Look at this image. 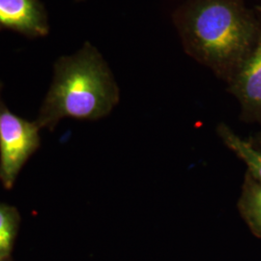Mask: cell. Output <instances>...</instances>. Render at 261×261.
Listing matches in <instances>:
<instances>
[{
    "instance_id": "6da1fadb",
    "label": "cell",
    "mask_w": 261,
    "mask_h": 261,
    "mask_svg": "<svg viewBox=\"0 0 261 261\" xmlns=\"http://www.w3.org/2000/svg\"><path fill=\"white\" fill-rule=\"evenodd\" d=\"M173 21L187 54L228 80L251 53L258 34L239 0H185Z\"/></svg>"
},
{
    "instance_id": "7a4b0ae2",
    "label": "cell",
    "mask_w": 261,
    "mask_h": 261,
    "mask_svg": "<svg viewBox=\"0 0 261 261\" xmlns=\"http://www.w3.org/2000/svg\"><path fill=\"white\" fill-rule=\"evenodd\" d=\"M119 102V88L100 53L89 44L56 63L53 84L40 113L38 126L53 128L63 118L97 120Z\"/></svg>"
},
{
    "instance_id": "3957f363",
    "label": "cell",
    "mask_w": 261,
    "mask_h": 261,
    "mask_svg": "<svg viewBox=\"0 0 261 261\" xmlns=\"http://www.w3.org/2000/svg\"><path fill=\"white\" fill-rule=\"evenodd\" d=\"M40 127L0 105V182L14 186L22 167L40 146Z\"/></svg>"
},
{
    "instance_id": "277c9868",
    "label": "cell",
    "mask_w": 261,
    "mask_h": 261,
    "mask_svg": "<svg viewBox=\"0 0 261 261\" xmlns=\"http://www.w3.org/2000/svg\"><path fill=\"white\" fill-rule=\"evenodd\" d=\"M230 88L247 111L261 115V29L251 53L230 79Z\"/></svg>"
},
{
    "instance_id": "5b68a950",
    "label": "cell",
    "mask_w": 261,
    "mask_h": 261,
    "mask_svg": "<svg viewBox=\"0 0 261 261\" xmlns=\"http://www.w3.org/2000/svg\"><path fill=\"white\" fill-rule=\"evenodd\" d=\"M0 24L31 35H45L47 24L36 0H0Z\"/></svg>"
},
{
    "instance_id": "8992f818",
    "label": "cell",
    "mask_w": 261,
    "mask_h": 261,
    "mask_svg": "<svg viewBox=\"0 0 261 261\" xmlns=\"http://www.w3.org/2000/svg\"><path fill=\"white\" fill-rule=\"evenodd\" d=\"M218 134L226 146L245 162L252 176L261 183V151L254 149L251 143L240 139L226 125H220Z\"/></svg>"
},
{
    "instance_id": "52a82bcc",
    "label": "cell",
    "mask_w": 261,
    "mask_h": 261,
    "mask_svg": "<svg viewBox=\"0 0 261 261\" xmlns=\"http://www.w3.org/2000/svg\"><path fill=\"white\" fill-rule=\"evenodd\" d=\"M16 208L0 202V261H5L12 252L19 226Z\"/></svg>"
},
{
    "instance_id": "ba28073f",
    "label": "cell",
    "mask_w": 261,
    "mask_h": 261,
    "mask_svg": "<svg viewBox=\"0 0 261 261\" xmlns=\"http://www.w3.org/2000/svg\"><path fill=\"white\" fill-rule=\"evenodd\" d=\"M240 209L252 230L261 235V183H248L240 201Z\"/></svg>"
},
{
    "instance_id": "9c48e42d",
    "label": "cell",
    "mask_w": 261,
    "mask_h": 261,
    "mask_svg": "<svg viewBox=\"0 0 261 261\" xmlns=\"http://www.w3.org/2000/svg\"><path fill=\"white\" fill-rule=\"evenodd\" d=\"M257 9H258V11H260L261 12V6H259V7H257Z\"/></svg>"
}]
</instances>
